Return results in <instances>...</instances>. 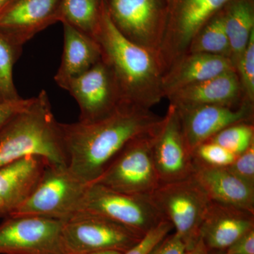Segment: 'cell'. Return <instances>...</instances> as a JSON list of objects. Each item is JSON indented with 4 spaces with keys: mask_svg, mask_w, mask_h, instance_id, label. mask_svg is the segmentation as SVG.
Returning a JSON list of instances; mask_svg holds the SVG:
<instances>
[{
    "mask_svg": "<svg viewBox=\"0 0 254 254\" xmlns=\"http://www.w3.org/2000/svg\"><path fill=\"white\" fill-rule=\"evenodd\" d=\"M28 155L68 165L60 123L55 120L46 91L32 98L0 131V168Z\"/></svg>",
    "mask_w": 254,
    "mask_h": 254,
    "instance_id": "3",
    "label": "cell"
},
{
    "mask_svg": "<svg viewBox=\"0 0 254 254\" xmlns=\"http://www.w3.org/2000/svg\"><path fill=\"white\" fill-rule=\"evenodd\" d=\"M227 168L247 185L254 187V143L237 155Z\"/></svg>",
    "mask_w": 254,
    "mask_h": 254,
    "instance_id": "30",
    "label": "cell"
},
{
    "mask_svg": "<svg viewBox=\"0 0 254 254\" xmlns=\"http://www.w3.org/2000/svg\"><path fill=\"white\" fill-rule=\"evenodd\" d=\"M161 120L151 109L123 102L97 121L60 123L68 168L93 183L128 142L154 129Z\"/></svg>",
    "mask_w": 254,
    "mask_h": 254,
    "instance_id": "1",
    "label": "cell"
},
{
    "mask_svg": "<svg viewBox=\"0 0 254 254\" xmlns=\"http://www.w3.org/2000/svg\"><path fill=\"white\" fill-rule=\"evenodd\" d=\"M22 48L0 32V103L21 99L15 87L13 70Z\"/></svg>",
    "mask_w": 254,
    "mask_h": 254,
    "instance_id": "25",
    "label": "cell"
},
{
    "mask_svg": "<svg viewBox=\"0 0 254 254\" xmlns=\"http://www.w3.org/2000/svg\"><path fill=\"white\" fill-rule=\"evenodd\" d=\"M88 185L67 165L48 163L36 190L10 217L30 215L67 221L78 213Z\"/></svg>",
    "mask_w": 254,
    "mask_h": 254,
    "instance_id": "5",
    "label": "cell"
},
{
    "mask_svg": "<svg viewBox=\"0 0 254 254\" xmlns=\"http://www.w3.org/2000/svg\"><path fill=\"white\" fill-rule=\"evenodd\" d=\"M192 176L212 201L254 213V187L241 180L227 168L207 166L193 160Z\"/></svg>",
    "mask_w": 254,
    "mask_h": 254,
    "instance_id": "19",
    "label": "cell"
},
{
    "mask_svg": "<svg viewBox=\"0 0 254 254\" xmlns=\"http://www.w3.org/2000/svg\"><path fill=\"white\" fill-rule=\"evenodd\" d=\"M222 12L230 43V60L235 68L254 33L253 0H231Z\"/></svg>",
    "mask_w": 254,
    "mask_h": 254,
    "instance_id": "22",
    "label": "cell"
},
{
    "mask_svg": "<svg viewBox=\"0 0 254 254\" xmlns=\"http://www.w3.org/2000/svg\"><path fill=\"white\" fill-rule=\"evenodd\" d=\"M245 101L254 105V33L235 66Z\"/></svg>",
    "mask_w": 254,
    "mask_h": 254,
    "instance_id": "28",
    "label": "cell"
},
{
    "mask_svg": "<svg viewBox=\"0 0 254 254\" xmlns=\"http://www.w3.org/2000/svg\"><path fill=\"white\" fill-rule=\"evenodd\" d=\"M222 252L225 254H254V229L247 232Z\"/></svg>",
    "mask_w": 254,
    "mask_h": 254,
    "instance_id": "33",
    "label": "cell"
},
{
    "mask_svg": "<svg viewBox=\"0 0 254 254\" xmlns=\"http://www.w3.org/2000/svg\"><path fill=\"white\" fill-rule=\"evenodd\" d=\"M208 141L218 143L235 155H240L254 143V123L237 124L227 127Z\"/></svg>",
    "mask_w": 254,
    "mask_h": 254,
    "instance_id": "26",
    "label": "cell"
},
{
    "mask_svg": "<svg viewBox=\"0 0 254 254\" xmlns=\"http://www.w3.org/2000/svg\"><path fill=\"white\" fill-rule=\"evenodd\" d=\"M166 98L178 109L209 105L237 106L245 101L236 71L180 88Z\"/></svg>",
    "mask_w": 254,
    "mask_h": 254,
    "instance_id": "18",
    "label": "cell"
},
{
    "mask_svg": "<svg viewBox=\"0 0 254 254\" xmlns=\"http://www.w3.org/2000/svg\"><path fill=\"white\" fill-rule=\"evenodd\" d=\"M173 230L172 224L167 220H163L145 234L138 243L123 254H149L153 249L168 236Z\"/></svg>",
    "mask_w": 254,
    "mask_h": 254,
    "instance_id": "29",
    "label": "cell"
},
{
    "mask_svg": "<svg viewBox=\"0 0 254 254\" xmlns=\"http://www.w3.org/2000/svg\"><path fill=\"white\" fill-rule=\"evenodd\" d=\"M77 214L103 217L142 236L165 220L150 195L128 194L98 183L88 185Z\"/></svg>",
    "mask_w": 254,
    "mask_h": 254,
    "instance_id": "8",
    "label": "cell"
},
{
    "mask_svg": "<svg viewBox=\"0 0 254 254\" xmlns=\"http://www.w3.org/2000/svg\"><path fill=\"white\" fill-rule=\"evenodd\" d=\"M175 233L190 250L200 240V230L210 198L193 176L160 184L150 195Z\"/></svg>",
    "mask_w": 254,
    "mask_h": 254,
    "instance_id": "6",
    "label": "cell"
},
{
    "mask_svg": "<svg viewBox=\"0 0 254 254\" xmlns=\"http://www.w3.org/2000/svg\"><path fill=\"white\" fill-rule=\"evenodd\" d=\"M153 152L160 184L184 180L193 174V156L182 131L178 111L173 105H169L162 118Z\"/></svg>",
    "mask_w": 254,
    "mask_h": 254,
    "instance_id": "13",
    "label": "cell"
},
{
    "mask_svg": "<svg viewBox=\"0 0 254 254\" xmlns=\"http://www.w3.org/2000/svg\"><path fill=\"white\" fill-rule=\"evenodd\" d=\"M13 0H0V14L9 6Z\"/></svg>",
    "mask_w": 254,
    "mask_h": 254,
    "instance_id": "35",
    "label": "cell"
},
{
    "mask_svg": "<svg viewBox=\"0 0 254 254\" xmlns=\"http://www.w3.org/2000/svg\"><path fill=\"white\" fill-rule=\"evenodd\" d=\"M104 2L119 31L156 56L165 28V0H104Z\"/></svg>",
    "mask_w": 254,
    "mask_h": 254,
    "instance_id": "10",
    "label": "cell"
},
{
    "mask_svg": "<svg viewBox=\"0 0 254 254\" xmlns=\"http://www.w3.org/2000/svg\"><path fill=\"white\" fill-rule=\"evenodd\" d=\"M93 38L101 50V59L115 76L123 103L151 109L165 98L163 73L156 56L119 31L110 19L105 2Z\"/></svg>",
    "mask_w": 254,
    "mask_h": 254,
    "instance_id": "2",
    "label": "cell"
},
{
    "mask_svg": "<svg viewBox=\"0 0 254 254\" xmlns=\"http://www.w3.org/2000/svg\"><path fill=\"white\" fill-rule=\"evenodd\" d=\"M186 246L176 234H169L149 254H184Z\"/></svg>",
    "mask_w": 254,
    "mask_h": 254,
    "instance_id": "31",
    "label": "cell"
},
{
    "mask_svg": "<svg viewBox=\"0 0 254 254\" xmlns=\"http://www.w3.org/2000/svg\"><path fill=\"white\" fill-rule=\"evenodd\" d=\"M81 254H123L121 252H115V251H104V252H91V253Z\"/></svg>",
    "mask_w": 254,
    "mask_h": 254,
    "instance_id": "36",
    "label": "cell"
},
{
    "mask_svg": "<svg viewBox=\"0 0 254 254\" xmlns=\"http://www.w3.org/2000/svg\"><path fill=\"white\" fill-rule=\"evenodd\" d=\"M194 161L215 168H227L231 165L237 155L233 154L221 145L207 141L195 147L192 151Z\"/></svg>",
    "mask_w": 254,
    "mask_h": 254,
    "instance_id": "27",
    "label": "cell"
},
{
    "mask_svg": "<svg viewBox=\"0 0 254 254\" xmlns=\"http://www.w3.org/2000/svg\"><path fill=\"white\" fill-rule=\"evenodd\" d=\"M231 0H165L166 18L156 58L163 76L186 54L190 42Z\"/></svg>",
    "mask_w": 254,
    "mask_h": 254,
    "instance_id": "4",
    "label": "cell"
},
{
    "mask_svg": "<svg viewBox=\"0 0 254 254\" xmlns=\"http://www.w3.org/2000/svg\"><path fill=\"white\" fill-rule=\"evenodd\" d=\"M130 229L108 219L77 214L64 222L63 242L66 254L104 251L125 253L143 237Z\"/></svg>",
    "mask_w": 254,
    "mask_h": 254,
    "instance_id": "9",
    "label": "cell"
},
{
    "mask_svg": "<svg viewBox=\"0 0 254 254\" xmlns=\"http://www.w3.org/2000/svg\"><path fill=\"white\" fill-rule=\"evenodd\" d=\"M64 222L30 215L6 218L0 225V254H66Z\"/></svg>",
    "mask_w": 254,
    "mask_h": 254,
    "instance_id": "11",
    "label": "cell"
},
{
    "mask_svg": "<svg viewBox=\"0 0 254 254\" xmlns=\"http://www.w3.org/2000/svg\"><path fill=\"white\" fill-rule=\"evenodd\" d=\"M254 229V213L210 200L200 238L208 251H224Z\"/></svg>",
    "mask_w": 254,
    "mask_h": 254,
    "instance_id": "17",
    "label": "cell"
},
{
    "mask_svg": "<svg viewBox=\"0 0 254 254\" xmlns=\"http://www.w3.org/2000/svg\"><path fill=\"white\" fill-rule=\"evenodd\" d=\"M60 0H13L0 14V32L23 45L51 25L59 22Z\"/></svg>",
    "mask_w": 254,
    "mask_h": 254,
    "instance_id": "15",
    "label": "cell"
},
{
    "mask_svg": "<svg viewBox=\"0 0 254 254\" xmlns=\"http://www.w3.org/2000/svg\"><path fill=\"white\" fill-rule=\"evenodd\" d=\"M64 48L61 64L55 76L62 87L101 60V50L95 39L66 23H63Z\"/></svg>",
    "mask_w": 254,
    "mask_h": 254,
    "instance_id": "21",
    "label": "cell"
},
{
    "mask_svg": "<svg viewBox=\"0 0 254 254\" xmlns=\"http://www.w3.org/2000/svg\"><path fill=\"white\" fill-rule=\"evenodd\" d=\"M208 254H225L222 251H208Z\"/></svg>",
    "mask_w": 254,
    "mask_h": 254,
    "instance_id": "37",
    "label": "cell"
},
{
    "mask_svg": "<svg viewBox=\"0 0 254 254\" xmlns=\"http://www.w3.org/2000/svg\"><path fill=\"white\" fill-rule=\"evenodd\" d=\"M103 2L104 0H60L59 22L68 23L93 38L99 26Z\"/></svg>",
    "mask_w": 254,
    "mask_h": 254,
    "instance_id": "23",
    "label": "cell"
},
{
    "mask_svg": "<svg viewBox=\"0 0 254 254\" xmlns=\"http://www.w3.org/2000/svg\"><path fill=\"white\" fill-rule=\"evenodd\" d=\"M187 53H204L230 60V46L224 25L222 10L198 32Z\"/></svg>",
    "mask_w": 254,
    "mask_h": 254,
    "instance_id": "24",
    "label": "cell"
},
{
    "mask_svg": "<svg viewBox=\"0 0 254 254\" xmlns=\"http://www.w3.org/2000/svg\"><path fill=\"white\" fill-rule=\"evenodd\" d=\"M208 250L203 244V241L200 238L199 241L197 242L194 247L185 251L184 254H208Z\"/></svg>",
    "mask_w": 254,
    "mask_h": 254,
    "instance_id": "34",
    "label": "cell"
},
{
    "mask_svg": "<svg viewBox=\"0 0 254 254\" xmlns=\"http://www.w3.org/2000/svg\"><path fill=\"white\" fill-rule=\"evenodd\" d=\"M231 71L236 70L229 58L204 53H186L163 75L164 96L166 98L180 88Z\"/></svg>",
    "mask_w": 254,
    "mask_h": 254,
    "instance_id": "20",
    "label": "cell"
},
{
    "mask_svg": "<svg viewBox=\"0 0 254 254\" xmlns=\"http://www.w3.org/2000/svg\"><path fill=\"white\" fill-rule=\"evenodd\" d=\"M177 109L191 153L195 147L208 141L227 127L254 123V105L246 101L237 106L209 105Z\"/></svg>",
    "mask_w": 254,
    "mask_h": 254,
    "instance_id": "14",
    "label": "cell"
},
{
    "mask_svg": "<svg viewBox=\"0 0 254 254\" xmlns=\"http://www.w3.org/2000/svg\"><path fill=\"white\" fill-rule=\"evenodd\" d=\"M48 163L42 157L28 155L0 168V217L9 218L28 200Z\"/></svg>",
    "mask_w": 254,
    "mask_h": 254,
    "instance_id": "16",
    "label": "cell"
},
{
    "mask_svg": "<svg viewBox=\"0 0 254 254\" xmlns=\"http://www.w3.org/2000/svg\"><path fill=\"white\" fill-rule=\"evenodd\" d=\"M160 124L151 131L128 142L93 183L128 194H151L160 185L153 152Z\"/></svg>",
    "mask_w": 254,
    "mask_h": 254,
    "instance_id": "7",
    "label": "cell"
},
{
    "mask_svg": "<svg viewBox=\"0 0 254 254\" xmlns=\"http://www.w3.org/2000/svg\"><path fill=\"white\" fill-rule=\"evenodd\" d=\"M29 99H21L7 103H0V131L6 123L18 112L26 108L31 103Z\"/></svg>",
    "mask_w": 254,
    "mask_h": 254,
    "instance_id": "32",
    "label": "cell"
},
{
    "mask_svg": "<svg viewBox=\"0 0 254 254\" xmlns=\"http://www.w3.org/2000/svg\"><path fill=\"white\" fill-rule=\"evenodd\" d=\"M77 102L79 120L92 123L108 116L122 101L118 83L108 65L100 60L61 87Z\"/></svg>",
    "mask_w": 254,
    "mask_h": 254,
    "instance_id": "12",
    "label": "cell"
}]
</instances>
